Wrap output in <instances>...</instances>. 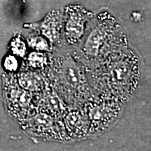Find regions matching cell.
I'll return each instance as SVG.
<instances>
[{
  "label": "cell",
  "instance_id": "obj_10",
  "mask_svg": "<svg viewBox=\"0 0 151 151\" xmlns=\"http://www.w3.org/2000/svg\"><path fill=\"white\" fill-rule=\"evenodd\" d=\"M13 49L16 54L22 55L24 53L26 48L23 42L20 40H16L13 43Z\"/></svg>",
  "mask_w": 151,
  "mask_h": 151
},
{
  "label": "cell",
  "instance_id": "obj_4",
  "mask_svg": "<svg viewBox=\"0 0 151 151\" xmlns=\"http://www.w3.org/2000/svg\"><path fill=\"white\" fill-rule=\"evenodd\" d=\"M113 112L112 111L109 109V107L106 105L97 106H94L91 111H90V116L91 120L95 122L97 124L104 125L106 122H110L111 116L112 117V114H108L109 113Z\"/></svg>",
  "mask_w": 151,
  "mask_h": 151
},
{
  "label": "cell",
  "instance_id": "obj_8",
  "mask_svg": "<svg viewBox=\"0 0 151 151\" xmlns=\"http://www.w3.org/2000/svg\"><path fill=\"white\" fill-rule=\"evenodd\" d=\"M18 61L14 57L9 56L4 61V67L9 71H16L18 68Z\"/></svg>",
  "mask_w": 151,
  "mask_h": 151
},
{
  "label": "cell",
  "instance_id": "obj_2",
  "mask_svg": "<svg viewBox=\"0 0 151 151\" xmlns=\"http://www.w3.org/2000/svg\"><path fill=\"white\" fill-rule=\"evenodd\" d=\"M125 64L118 63L113 67L111 70V83L116 84L118 87L120 85H125L126 83L129 82L130 77L129 71L127 69Z\"/></svg>",
  "mask_w": 151,
  "mask_h": 151
},
{
  "label": "cell",
  "instance_id": "obj_7",
  "mask_svg": "<svg viewBox=\"0 0 151 151\" xmlns=\"http://www.w3.org/2000/svg\"><path fill=\"white\" fill-rule=\"evenodd\" d=\"M67 35L71 39H76L83 33V23L77 18H72L67 24Z\"/></svg>",
  "mask_w": 151,
  "mask_h": 151
},
{
  "label": "cell",
  "instance_id": "obj_5",
  "mask_svg": "<svg viewBox=\"0 0 151 151\" xmlns=\"http://www.w3.org/2000/svg\"><path fill=\"white\" fill-rule=\"evenodd\" d=\"M67 124L69 129L76 134H81L86 132V124H88L82 116L78 113L69 115L67 118Z\"/></svg>",
  "mask_w": 151,
  "mask_h": 151
},
{
  "label": "cell",
  "instance_id": "obj_11",
  "mask_svg": "<svg viewBox=\"0 0 151 151\" xmlns=\"http://www.w3.org/2000/svg\"><path fill=\"white\" fill-rule=\"evenodd\" d=\"M34 43H35L36 48L39 49H45L46 48V41L41 39H36L35 41H34Z\"/></svg>",
  "mask_w": 151,
  "mask_h": 151
},
{
  "label": "cell",
  "instance_id": "obj_3",
  "mask_svg": "<svg viewBox=\"0 0 151 151\" xmlns=\"http://www.w3.org/2000/svg\"><path fill=\"white\" fill-rule=\"evenodd\" d=\"M63 74L66 83L73 88H77L81 85V76L78 68L72 62H66Z\"/></svg>",
  "mask_w": 151,
  "mask_h": 151
},
{
  "label": "cell",
  "instance_id": "obj_6",
  "mask_svg": "<svg viewBox=\"0 0 151 151\" xmlns=\"http://www.w3.org/2000/svg\"><path fill=\"white\" fill-rule=\"evenodd\" d=\"M19 80L21 86L26 90H36L41 87V80L32 73H23Z\"/></svg>",
  "mask_w": 151,
  "mask_h": 151
},
{
  "label": "cell",
  "instance_id": "obj_1",
  "mask_svg": "<svg viewBox=\"0 0 151 151\" xmlns=\"http://www.w3.org/2000/svg\"><path fill=\"white\" fill-rule=\"evenodd\" d=\"M104 39V32L101 28H96L89 35L86 43V51L88 55L95 56L99 51Z\"/></svg>",
  "mask_w": 151,
  "mask_h": 151
},
{
  "label": "cell",
  "instance_id": "obj_9",
  "mask_svg": "<svg viewBox=\"0 0 151 151\" xmlns=\"http://www.w3.org/2000/svg\"><path fill=\"white\" fill-rule=\"evenodd\" d=\"M30 64L35 67H41L43 65L44 62V59H43V55L40 54H33L30 55Z\"/></svg>",
  "mask_w": 151,
  "mask_h": 151
}]
</instances>
